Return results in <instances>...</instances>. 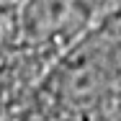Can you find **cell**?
Masks as SVG:
<instances>
[{
    "label": "cell",
    "instance_id": "6da1fadb",
    "mask_svg": "<svg viewBox=\"0 0 121 121\" xmlns=\"http://www.w3.org/2000/svg\"><path fill=\"white\" fill-rule=\"evenodd\" d=\"M31 93L70 121L121 108V5L67 49Z\"/></svg>",
    "mask_w": 121,
    "mask_h": 121
},
{
    "label": "cell",
    "instance_id": "7a4b0ae2",
    "mask_svg": "<svg viewBox=\"0 0 121 121\" xmlns=\"http://www.w3.org/2000/svg\"><path fill=\"white\" fill-rule=\"evenodd\" d=\"M10 49L34 85L121 0H10Z\"/></svg>",
    "mask_w": 121,
    "mask_h": 121
},
{
    "label": "cell",
    "instance_id": "3957f363",
    "mask_svg": "<svg viewBox=\"0 0 121 121\" xmlns=\"http://www.w3.org/2000/svg\"><path fill=\"white\" fill-rule=\"evenodd\" d=\"M93 121H121V108L108 111V113H100V116H95Z\"/></svg>",
    "mask_w": 121,
    "mask_h": 121
},
{
    "label": "cell",
    "instance_id": "277c9868",
    "mask_svg": "<svg viewBox=\"0 0 121 121\" xmlns=\"http://www.w3.org/2000/svg\"><path fill=\"white\" fill-rule=\"evenodd\" d=\"M0 3H5V0H0Z\"/></svg>",
    "mask_w": 121,
    "mask_h": 121
}]
</instances>
